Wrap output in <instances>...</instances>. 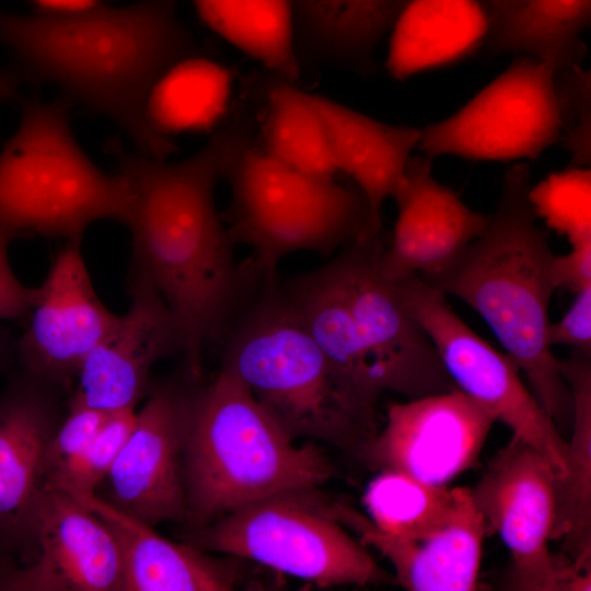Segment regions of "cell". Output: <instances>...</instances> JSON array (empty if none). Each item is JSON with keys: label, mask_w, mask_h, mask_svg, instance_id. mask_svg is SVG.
Masks as SVG:
<instances>
[{"label": "cell", "mask_w": 591, "mask_h": 591, "mask_svg": "<svg viewBox=\"0 0 591 591\" xmlns=\"http://www.w3.org/2000/svg\"><path fill=\"white\" fill-rule=\"evenodd\" d=\"M222 368L293 440H320L359 455L380 429L379 414L348 390L277 280L264 282L235 326Z\"/></svg>", "instance_id": "6"}, {"label": "cell", "mask_w": 591, "mask_h": 591, "mask_svg": "<svg viewBox=\"0 0 591 591\" xmlns=\"http://www.w3.org/2000/svg\"><path fill=\"white\" fill-rule=\"evenodd\" d=\"M557 477L545 455L512 436L471 488L486 535L497 533L510 552L513 590H590V571L554 556L548 546Z\"/></svg>", "instance_id": "11"}, {"label": "cell", "mask_w": 591, "mask_h": 591, "mask_svg": "<svg viewBox=\"0 0 591 591\" xmlns=\"http://www.w3.org/2000/svg\"><path fill=\"white\" fill-rule=\"evenodd\" d=\"M476 1L479 3L482 9L484 10L486 16H488L500 0H476Z\"/></svg>", "instance_id": "40"}, {"label": "cell", "mask_w": 591, "mask_h": 591, "mask_svg": "<svg viewBox=\"0 0 591 591\" xmlns=\"http://www.w3.org/2000/svg\"><path fill=\"white\" fill-rule=\"evenodd\" d=\"M308 101L323 121L338 172L350 176L368 205L359 241L381 236L382 206L399 186L421 128L393 126L317 94Z\"/></svg>", "instance_id": "21"}, {"label": "cell", "mask_w": 591, "mask_h": 591, "mask_svg": "<svg viewBox=\"0 0 591 591\" xmlns=\"http://www.w3.org/2000/svg\"><path fill=\"white\" fill-rule=\"evenodd\" d=\"M391 31L386 68L403 81L470 55L484 42L487 16L476 0H412Z\"/></svg>", "instance_id": "23"}, {"label": "cell", "mask_w": 591, "mask_h": 591, "mask_svg": "<svg viewBox=\"0 0 591 591\" xmlns=\"http://www.w3.org/2000/svg\"><path fill=\"white\" fill-rule=\"evenodd\" d=\"M177 2L100 3L28 15L0 10V44L22 82L56 85L71 105L114 121L139 153L166 160L177 148L150 119L151 93L177 63L205 55L179 20Z\"/></svg>", "instance_id": "2"}, {"label": "cell", "mask_w": 591, "mask_h": 591, "mask_svg": "<svg viewBox=\"0 0 591 591\" xmlns=\"http://www.w3.org/2000/svg\"><path fill=\"white\" fill-rule=\"evenodd\" d=\"M69 493L93 511L116 538L121 556V591H228L237 586L240 577L231 563L211 557L189 543L163 537L152 525L96 494Z\"/></svg>", "instance_id": "22"}, {"label": "cell", "mask_w": 591, "mask_h": 591, "mask_svg": "<svg viewBox=\"0 0 591 591\" xmlns=\"http://www.w3.org/2000/svg\"><path fill=\"white\" fill-rule=\"evenodd\" d=\"M202 551L259 563L318 587L395 583L314 490L268 498L192 530Z\"/></svg>", "instance_id": "9"}, {"label": "cell", "mask_w": 591, "mask_h": 591, "mask_svg": "<svg viewBox=\"0 0 591 591\" xmlns=\"http://www.w3.org/2000/svg\"><path fill=\"white\" fill-rule=\"evenodd\" d=\"M570 247L567 254H554L549 271L556 290L565 288L577 293L591 287V241Z\"/></svg>", "instance_id": "37"}, {"label": "cell", "mask_w": 591, "mask_h": 591, "mask_svg": "<svg viewBox=\"0 0 591 591\" xmlns=\"http://www.w3.org/2000/svg\"><path fill=\"white\" fill-rule=\"evenodd\" d=\"M109 413L91 407L71 395L68 414L47 448L48 478L76 460L92 442Z\"/></svg>", "instance_id": "34"}, {"label": "cell", "mask_w": 591, "mask_h": 591, "mask_svg": "<svg viewBox=\"0 0 591 591\" xmlns=\"http://www.w3.org/2000/svg\"><path fill=\"white\" fill-rule=\"evenodd\" d=\"M529 200L537 218L570 245L591 241V171L571 166L531 185Z\"/></svg>", "instance_id": "31"}, {"label": "cell", "mask_w": 591, "mask_h": 591, "mask_svg": "<svg viewBox=\"0 0 591 591\" xmlns=\"http://www.w3.org/2000/svg\"><path fill=\"white\" fill-rule=\"evenodd\" d=\"M37 4V10L49 11H73L94 7L101 0H33Z\"/></svg>", "instance_id": "39"}, {"label": "cell", "mask_w": 591, "mask_h": 591, "mask_svg": "<svg viewBox=\"0 0 591 591\" xmlns=\"http://www.w3.org/2000/svg\"><path fill=\"white\" fill-rule=\"evenodd\" d=\"M262 134L260 149L283 165L322 178L338 172L323 121L296 84L270 82Z\"/></svg>", "instance_id": "28"}, {"label": "cell", "mask_w": 591, "mask_h": 591, "mask_svg": "<svg viewBox=\"0 0 591 591\" xmlns=\"http://www.w3.org/2000/svg\"><path fill=\"white\" fill-rule=\"evenodd\" d=\"M196 383L186 374L184 380L151 383L134 428L103 480L107 498L102 499L152 526L187 521L184 445Z\"/></svg>", "instance_id": "13"}, {"label": "cell", "mask_w": 591, "mask_h": 591, "mask_svg": "<svg viewBox=\"0 0 591 591\" xmlns=\"http://www.w3.org/2000/svg\"><path fill=\"white\" fill-rule=\"evenodd\" d=\"M81 241L82 235L67 239L57 252L16 341L21 369L59 387L77 376L120 318L95 292Z\"/></svg>", "instance_id": "15"}, {"label": "cell", "mask_w": 591, "mask_h": 591, "mask_svg": "<svg viewBox=\"0 0 591 591\" xmlns=\"http://www.w3.org/2000/svg\"><path fill=\"white\" fill-rule=\"evenodd\" d=\"M571 350L560 360L572 404V433L567 443L566 467L556 478L555 515L551 541L560 542L564 557L582 570L591 559V361Z\"/></svg>", "instance_id": "25"}, {"label": "cell", "mask_w": 591, "mask_h": 591, "mask_svg": "<svg viewBox=\"0 0 591 591\" xmlns=\"http://www.w3.org/2000/svg\"><path fill=\"white\" fill-rule=\"evenodd\" d=\"M381 236L355 241L280 290L348 390L370 410L456 390L430 337L379 265Z\"/></svg>", "instance_id": "3"}, {"label": "cell", "mask_w": 591, "mask_h": 591, "mask_svg": "<svg viewBox=\"0 0 591 591\" xmlns=\"http://www.w3.org/2000/svg\"><path fill=\"white\" fill-rule=\"evenodd\" d=\"M121 556L108 526L77 497L47 483L35 555L22 566L0 554L1 591H121Z\"/></svg>", "instance_id": "17"}, {"label": "cell", "mask_w": 591, "mask_h": 591, "mask_svg": "<svg viewBox=\"0 0 591 591\" xmlns=\"http://www.w3.org/2000/svg\"><path fill=\"white\" fill-rule=\"evenodd\" d=\"M16 237L15 232L0 224V320L7 321H24L37 291L23 285L10 266L8 248Z\"/></svg>", "instance_id": "36"}, {"label": "cell", "mask_w": 591, "mask_h": 591, "mask_svg": "<svg viewBox=\"0 0 591 591\" xmlns=\"http://www.w3.org/2000/svg\"><path fill=\"white\" fill-rule=\"evenodd\" d=\"M431 158L410 157L393 194L397 218L379 265L390 280L432 275L457 257L487 227L490 213L464 204L432 175Z\"/></svg>", "instance_id": "18"}, {"label": "cell", "mask_w": 591, "mask_h": 591, "mask_svg": "<svg viewBox=\"0 0 591 591\" xmlns=\"http://www.w3.org/2000/svg\"><path fill=\"white\" fill-rule=\"evenodd\" d=\"M200 20L231 45L296 84L300 63L294 0H192Z\"/></svg>", "instance_id": "27"}, {"label": "cell", "mask_w": 591, "mask_h": 591, "mask_svg": "<svg viewBox=\"0 0 591 591\" xmlns=\"http://www.w3.org/2000/svg\"><path fill=\"white\" fill-rule=\"evenodd\" d=\"M495 421L459 389L391 403L383 427L359 456L374 471L447 485L477 463Z\"/></svg>", "instance_id": "14"}, {"label": "cell", "mask_w": 591, "mask_h": 591, "mask_svg": "<svg viewBox=\"0 0 591 591\" xmlns=\"http://www.w3.org/2000/svg\"><path fill=\"white\" fill-rule=\"evenodd\" d=\"M547 341L591 355V287L577 292L565 314L549 323Z\"/></svg>", "instance_id": "35"}, {"label": "cell", "mask_w": 591, "mask_h": 591, "mask_svg": "<svg viewBox=\"0 0 591 591\" xmlns=\"http://www.w3.org/2000/svg\"><path fill=\"white\" fill-rule=\"evenodd\" d=\"M591 0H500L487 16L486 54H523L555 70L581 66Z\"/></svg>", "instance_id": "24"}, {"label": "cell", "mask_w": 591, "mask_h": 591, "mask_svg": "<svg viewBox=\"0 0 591 591\" xmlns=\"http://www.w3.org/2000/svg\"><path fill=\"white\" fill-rule=\"evenodd\" d=\"M21 120L0 151V224L15 232L74 237L97 220L126 223L124 177L99 169L71 127V104L21 100Z\"/></svg>", "instance_id": "7"}, {"label": "cell", "mask_w": 591, "mask_h": 591, "mask_svg": "<svg viewBox=\"0 0 591 591\" xmlns=\"http://www.w3.org/2000/svg\"><path fill=\"white\" fill-rule=\"evenodd\" d=\"M401 296L433 343L459 390L509 427L565 474L567 442L507 355L479 337L449 305L447 296L417 275L395 280Z\"/></svg>", "instance_id": "12"}, {"label": "cell", "mask_w": 591, "mask_h": 591, "mask_svg": "<svg viewBox=\"0 0 591 591\" xmlns=\"http://www.w3.org/2000/svg\"><path fill=\"white\" fill-rule=\"evenodd\" d=\"M21 83H23L22 80L10 66L0 69V101L19 100V86Z\"/></svg>", "instance_id": "38"}, {"label": "cell", "mask_w": 591, "mask_h": 591, "mask_svg": "<svg viewBox=\"0 0 591 591\" xmlns=\"http://www.w3.org/2000/svg\"><path fill=\"white\" fill-rule=\"evenodd\" d=\"M531 185L528 163L510 165L485 230L445 267L420 278L485 321L555 422L572 414V404L547 341L555 253L529 200Z\"/></svg>", "instance_id": "4"}, {"label": "cell", "mask_w": 591, "mask_h": 591, "mask_svg": "<svg viewBox=\"0 0 591 591\" xmlns=\"http://www.w3.org/2000/svg\"><path fill=\"white\" fill-rule=\"evenodd\" d=\"M248 119L222 127L195 154L176 162L105 144L130 193L127 281L149 285L169 308L186 375L199 382L202 349L230 324L243 286L228 229L218 215L217 183L232 151L251 135Z\"/></svg>", "instance_id": "1"}, {"label": "cell", "mask_w": 591, "mask_h": 591, "mask_svg": "<svg viewBox=\"0 0 591 591\" xmlns=\"http://www.w3.org/2000/svg\"><path fill=\"white\" fill-rule=\"evenodd\" d=\"M329 514L359 535L363 546L375 548L394 568L395 583L409 591H472L480 586L478 572L484 518L472 490L463 487L449 519L418 538H401L379 531L354 509L331 502Z\"/></svg>", "instance_id": "20"}, {"label": "cell", "mask_w": 591, "mask_h": 591, "mask_svg": "<svg viewBox=\"0 0 591 591\" xmlns=\"http://www.w3.org/2000/svg\"><path fill=\"white\" fill-rule=\"evenodd\" d=\"M554 82L560 104V142L576 166L591 162V76L581 66L554 69Z\"/></svg>", "instance_id": "33"}, {"label": "cell", "mask_w": 591, "mask_h": 591, "mask_svg": "<svg viewBox=\"0 0 591 591\" xmlns=\"http://www.w3.org/2000/svg\"><path fill=\"white\" fill-rule=\"evenodd\" d=\"M136 414V407L111 412L86 449L48 482L72 493L95 494L123 450Z\"/></svg>", "instance_id": "32"}, {"label": "cell", "mask_w": 591, "mask_h": 591, "mask_svg": "<svg viewBox=\"0 0 591 591\" xmlns=\"http://www.w3.org/2000/svg\"><path fill=\"white\" fill-rule=\"evenodd\" d=\"M331 475L322 451L296 445L230 371L221 368L196 390L184 445L192 530L268 498L316 490Z\"/></svg>", "instance_id": "5"}, {"label": "cell", "mask_w": 591, "mask_h": 591, "mask_svg": "<svg viewBox=\"0 0 591 591\" xmlns=\"http://www.w3.org/2000/svg\"><path fill=\"white\" fill-rule=\"evenodd\" d=\"M58 389L20 369L0 394V554L22 564L35 555L47 448L62 420Z\"/></svg>", "instance_id": "16"}, {"label": "cell", "mask_w": 591, "mask_h": 591, "mask_svg": "<svg viewBox=\"0 0 591 591\" xmlns=\"http://www.w3.org/2000/svg\"><path fill=\"white\" fill-rule=\"evenodd\" d=\"M561 137L554 68L522 55L460 111L421 128L417 148L431 159L510 162L536 159Z\"/></svg>", "instance_id": "10"}, {"label": "cell", "mask_w": 591, "mask_h": 591, "mask_svg": "<svg viewBox=\"0 0 591 591\" xmlns=\"http://www.w3.org/2000/svg\"><path fill=\"white\" fill-rule=\"evenodd\" d=\"M462 489L380 471L368 484L362 500L369 520L379 531L401 538H418L449 519Z\"/></svg>", "instance_id": "30"}, {"label": "cell", "mask_w": 591, "mask_h": 591, "mask_svg": "<svg viewBox=\"0 0 591 591\" xmlns=\"http://www.w3.org/2000/svg\"><path fill=\"white\" fill-rule=\"evenodd\" d=\"M412 0H294L296 43L369 72L381 38Z\"/></svg>", "instance_id": "26"}, {"label": "cell", "mask_w": 591, "mask_h": 591, "mask_svg": "<svg viewBox=\"0 0 591 591\" xmlns=\"http://www.w3.org/2000/svg\"><path fill=\"white\" fill-rule=\"evenodd\" d=\"M232 74L205 56L173 67L151 93L148 112L159 131L172 134L208 130L225 115Z\"/></svg>", "instance_id": "29"}, {"label": "cell", "mask_w": 591, "mask_h": 591, "mask_svg": "<svg viewBox=\"0 0 591 591\" xmlns=\"http://www.w3.org/2000/svg\"><path fill=\"white\" fill-rule=\"evenodd\" d=\"M131 302L115 328L81 364L73 395L111 413L136 407L151 386L153 366L181 350L175 321L158 292L141 281H127Z\"/></svg>", "instance_id": "19"}, {"label": "cell", "mask_w": 591, "mask_h": 591, "mask_svg": "<svg viewBox=\"0 0 591 591\" xmlns=\"http://www.w3.org/2000/svg\"><path fill=\"white\" fill-rule=\"evenodd\" d=\"M222 178L232 195L228 231L251 248V269L263 282L277 279L286 256L329 255L357 241L367 224L358 187L290 169L253 146L251 136L232 151Z\"/></svg>", "instance_id": "8"}]
</instances>
